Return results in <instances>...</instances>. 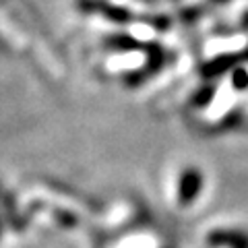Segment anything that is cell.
Returning a JSON list of instances; mask_svg holds the SVG:
<instances>
[{
  "instance_id": "cell-2",
  "label": "cell",
  "mask_w": 248,
  "mask_h": 248,
  "mask_svg": "<svg viewBox=\"0 0 248 248\" xmlns=\"http://www.w3.org/2000/svg\"><path fill=\"white\" fill-rule=\"evenodd\" d=\"M209 244L223 246V248H248V236L242 232H228L219 230L209 236Z\"/></svg>"
},
{
  "instance_id": "cell-1",
  "label": "cell",
  "mask_w": 248,
  "mask_h": 248,
  "mask_svg": "<svg viewBox=\"0 0 248 248\" xmlns=\"http://www.w3.org/2000/svg\"><path fill=\"white\" fill-rule=\"evenodd\" d=\"M203 188V176L197 172L195 168H188L186 172L180 176V184H178V199L182 205H188L195 201V197Z\"/></svg>"
},
{
  "instance_id": "cell-3",
  "label": "cell",
  "mask_w": 248,
  "mask_h": 248,
  "mask_svg": "<svg viewBox=\"0 0 248 248\" xmlns=\"http://www.w3.org/2000/svg\"><path fill=\"white\" fill-rule=\"evenodd\" d=\"M234 85L238 89H244L246 85H248V75L242 71V68H238V71L234 73Z\"/></svg>"
}]
</instances>
